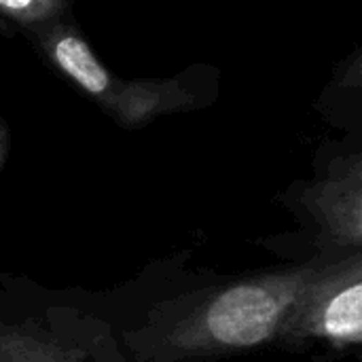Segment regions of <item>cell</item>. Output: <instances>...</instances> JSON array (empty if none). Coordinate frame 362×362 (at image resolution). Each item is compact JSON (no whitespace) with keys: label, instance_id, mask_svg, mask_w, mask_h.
I'll use <instances>...</instances> for the list:
<instances>
[{"label":"cell","instance_id":"3957f363","mask_svg":"<svg viewBox=\"0 0 362 362\" xmlns=\"http://www.w3.org/2000/svg\"><path fill=\"white\" fill-rule=\"evenodd\" d=\"M362 286L354 284L339 293L325 312V329L335 337H358L361 335Z\"/></svg>","mask_w":362,"mask_h":362},{"label":"cell","instance_id":"6da1fadb","mask_svg":"<svg viewBox=\"0 0 362 362\" xmlns=\"http://www.w3.org/2000/svg\"><path fill=\"white\" fill-rule=\"evenodd\" d=\"M278 299L259 286H238L221 295L208 312V329L221 344L255 346L263 341L276 320Z\"/></svg>","mask_w":362,"mask_h":362},{"label":"cell","instance_id":"7a4b0ae2","mask_svg":"<svg viewBox=\"0 0 362 362\" xmlns=\"http://www.w3.org/2000/svg\"><path fill=\"white\" fill-rule=\"evenodd\" d=\"M53 55L62 70L70 74L83 89L89 93H102L108 87V74L102 68V64L95 59L91 49L76 36H64L55 49Z\"/></svg>","mask_w":362,"mask_h":362},{"label":"cell","instance_id":"277c9868","mask_svg":"<svg viewBox=\"0 0 362 362\" xmlns=\"http://www.w3.org/2000/svg\"><path fill=\"white\" fill-rule=\"evenodd\" d=\"M49 4H36V2H30V0H23V2H8V0H0V8L2 11H30V8H47Z\"/></svg>","mask_w":362,"mask_h":362}]
</instances>
